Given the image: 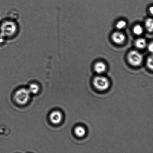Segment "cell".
<instances>
[{
    "mask_svg": "<svg viewBox=\"0 0 153 153\" xmlns=\"http://www.w3.org/2000/svg\"><path fill=\"white\" fill-rule=\"evenodd\" d=\"M128 62L133 66L137 67L141 65L143 61V57L142 55L135 50L132 51L127 55Z\"/></svg>",
    "mask_w": 153,
    "mask_h": 153,
    "instance_id": "277c9868",
    "label": "cell"
},
{
    "mask_svg": "<svg viewBox=\"0 0 153 153\" xmlns=\"http://www.w3.org/2000/svg\"><path fill=\"white\" fill-rule=\"evenodd\" d=\"M4 37L2 35L1 33L0 34V43L2 42L4 40Z\"/></svg>",
    "mask_w": 153,
    "mask_h": 153,
    "instance_id": "2e32d148",
    "label": "cell"
},
{
    "mask_svg": "<svg viewBox=\"0 0 153 153\" xmlns=\"http://www.w3.org/2000/svg\"><path fill=\"white\" fill-rule=\"evenodd\" d=\"M150 12L151 13V14H153V7H151L150 8Z\"/></svg>",
    "mask_w": 153,
    "mask_h": 153,
    "instance_id": "e0dca14e",
    "label": "cell"
},
{
    "mask_svg": "<svg viewBox=\"0 0 153 153\" xmlns=\"http://www.w3.org/2000/svg\"><path fill=\"white\" fill-rule=\"evenodd\" d=\"M112 40L114 42L117 44H122L126 40L125 36L122 33L116 31L112 36Z\"/></svg>",
    "mask_w": 153,
    "mask_h": 153,
    "instance_id": "8992f818",
    "label": "cell"
},
{
    "mask_svg": "<svg viewBox=\"0 0 153 153\" xmlns=\"http://www.w3.org/2000/svg\"><path fill=\"white\" fill-rule=\"evenodd\" d=\"M28 90L31 94H37L39 91V87L36 84H31L30 85Z\"/></svg>",
    "mask_w": 153,
    "mask_h": 153,
    "instance_id": "30bf717a",
    "label": "cell"
},
{
    "mask_svg": "<svg viewBox=\"0 0 153 153\" xmlns=\"http://www.w3.org/2000/svg\"><path fill=\"white\" fill-rule=\"evenodd\" d=\"M146 45V42L145 39L139 38L135 42V46L138 48L142 49L144 48Z\"/></svg>",
    "mask_w": 153,
    "mask_h": 153,
    "instance_id": "9c48e42d",
    "label": "cell"
},
{
    "mask_svg": "<svg viewBox=\"0 0 153 153\" xmlns=\"http://www.w3.org/2000/svg\"><path fill=\"white\" fill-rule=\"evenodd\" d=\"M93 84L97 90L103 91H106L109 88L110 82L108 79L105 76H97L94 78Z\"/></svg>",
    "mask_w": 153,
    "mask_h": 153,
    "instance_id": "3957f363",
    "label": "cell"
},
{
    "mask_svg": "<svg viewBox=\"0 0 153 153\" xmlns=\"http://www.w3.org/2000/svg\"><path fill=\"white\" fill-rule=\"evenodd\" d=\"M143 28L140 25H136L133 28V32L137 35H140L143 32Z\"/></svg>",
    "mask_w": 153,
    "mask_h": 153,
    "instance_id": "7c38bea8",
    "label": "cell"
},
{
    "mask_svg": "<svg viewBox=\"0 0 153 153\" xmlns=\"http://www.w3.org/2000/svg\"><path fill=\"white\" fill-rule=\"evenodd\" d=\"M106 67L105 64L102 62L96 63L94 66V69L98 74H101L105 71Z\"/></svg>",
    "mask_w": 153,
    "mask_h": 153,
    "instance_id": "52a82bcc",
    "label": "cell"
},
{
    "mask_svg": "<svg viewBox=\"0 0 153 153\" xmlns=\"http://www.w3.org/2000/svg\"><path fill=\"white\" fill-rule=\"evenodd\" d=\"M17 30V27L14 22L6 21L3 22L1 27V33L4 37H10L14 35Z\"/></svg>",
    "mask_w": 153,
    "mask_h": 153,
    "instance_id": "7a4b0ae2",
    "label": "cell"
},
{
    "mask_svg": "<svg viewBox=\"0 0 153 153\" xmlns=\"http://www.w3.org/2000/svg\"><path fill=\"white\" fill-rule=\"evenodd\" d=\"M152 55L150 56L148 58L147 60V65L148 67L151 70H152L153 68V62Z\"/></svg>",
    "mask_w": 153,
    "mask_h": 153,
    "instance_id": "5bb4252c",
    "label": "cell"
},
{
    "mask_svg": "<svg viewBox=\"0 0 153 153\" xmlns=\"http://www.w3.org/2000/svg\"><path fill=\"white\" fill-rule=\"evenodd\" d=\"M126 26V22L124 20L119 21L116 25V28L118 30H122Z\"/></svg>",
    "mask_w": 153,
    "mask_h": 153,
    "instance_id": "4fadbf2b",
    "label": "cell"
},
{
    "mask_svg": "<svg viewBox=\"0 0 153 153\" xmlns=\"http://www.w3.org/2000/svg\"><path fill=\"white\" fill-rule=\"evenodd\" d=\"M30 93L26 88H21L15 93L14 98L17 104L19 105H26L29 101L30 98Z\"/></svg>",
    "mask_w": 153,
    "mask_h": 153,
    "instance_id": "6da1fadb",
    "label": "cell"
},
{
    "mask_svg": "<svg viewBox=\"0 0 153 153\" xmlns=\"http://www.w3.org/2000/svg\"><path fill=\"white\" fill-rule=\"evenodd\" d=\"M74 133L78 137H82L85 136L86 131L85 129L83 127L79 126L75 128Z\"/></svg>",
    "mask_w": 153,
    "mask_h": 153,
    "instance_id": "ba28073f",
    "label": "cell"
},
{
    "mask_svg": "<svg viewBox=\"0 0 153 153\" xmlns=\"http://www.w3.org/2000/svg\"><path fill=\"white\" fill-rule=\"evenodd\" d=\"M49 120L52 124L57 125L62 122L63 115L59 111H55L51 113L49 116Z\"/></svg>",
    "mask_w": 153,
    "mask_h": 153,
    "instance_id": "5b68a950",
    "label": "cell"
},
{
    "mask_svg": "<svg viewBox=\"0 0 153 153\" xmlns=\"http://www.w3.org/2000/svg\"><path fill=\"white\" fill-rule=\"evenodd\" d=\"M148 50L149 52H152L153 51V44L152 42L149 43V44L148 46Z\"/></svg>",
    "mask_w": 153,
    "mask_h": 153,
    "instance_id": "9a60e30c",
    "label": "cell"
},
{
    "mask_svg": "<svg viewBox=\"0 0 153 153\" xmlns=\"http://www.w3.org/2000/svg\"><path fill=\"white\" fill-rule=\"evenodd\" d=\"M145 26L149 32H152L153 30V21L151 18H148L145 22Z\"/></svg>",
    "mask_w": 153,
    "mask_h": 153,
    "instance_id": "8fae6325",
    "label": "cell"
}]
</instances>
